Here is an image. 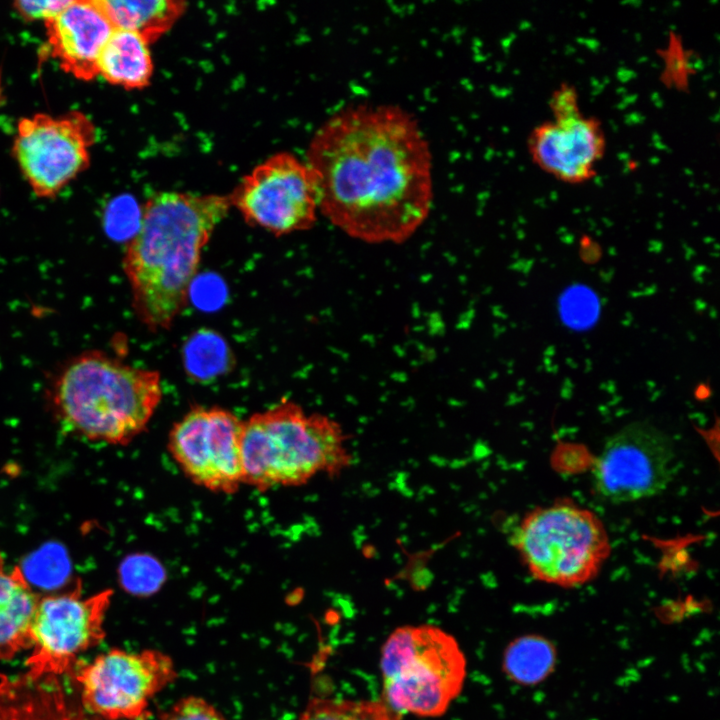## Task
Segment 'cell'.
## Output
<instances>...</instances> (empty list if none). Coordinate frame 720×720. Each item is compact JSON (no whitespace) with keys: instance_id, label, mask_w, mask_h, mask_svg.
<instances>
[{"instance_id":"obj_1","label":"cell","mask_w":720,"mask_h":720,"mask_svg":"<svg viewBox=\"0 0 720 720\" xmlns=\"http://www.w3.org/2000/svg\"><path fill=\"white\" fill-rule=\"evenodd\" d=\"M318 209L367 243H402L433 201L432 156L417 120L392 104H354L315 132L306 161Z\"/></svg>"},{"instance_id":"obj_2","label":"cell","mask_w":720,"mask_h":720,"mask_svg":"<svg viewBox=\"0 0 720 720\" xmlns=\"http://www.w3.org/2000/svg\"><path fill=\"white\" fill-rule=\"evenodd\" d=\"M229 195L160 192L141 209L123 269L138 319L168 330L186 307L202 252L231 207Z\"/></svg>"},{"instance_id":"obj_3","label":"cell","mask_w":720,"mask_h":720,"mask_svg":"<svg viewBox=\"0 0 720 720\" xmlns=\"http://www.w3.org/2000/svg\"><path fill=\"white\" fill-rule=\"evenodd\" d=\"M162 398L157 370L131 366L104 353H83L57 377L51 403L73 435L126 445L149 424Z\"/></svg>"},{"instance_id":"obj_4","label":"cell","mask_w":720,"mask_h":720,"mask_svg":"<svg viewBox=\"0 0 720 720\" xmlns=\"http://www.w3.org/2000/svg\"><path fill=\"white\" fill-rule=\"evenodd\" d=\"M347 442L334 419L281 401L243 421V484L265 491L304 485L319 474L338 477L352 464Z\"/></svg>"},{"instance_id":"obj_5","label":"cell","mask_w":720,"mask_h":720,"mask_svg":"<svg viewBox=\"0 0 720 720\" xmlns=\"http://www.w3.org/2000/svg\"><path fill=\"white\" fill-rule=\"evenodd\" d=\"M380 668L383 702L392 712L438 717L463 688L466 659L456 639L441 628L405 625L385 641Z\"/></svg>"},{"instance_id":"obj_6","label":"cell","mask_w":720,"mask_h":720,"mask_svg":"<svg viewBox=\"0 0 720 720\" xmlns=\"http://www.w3.org/2000/svg\"><path fill=\"white\" fill-rule=\"evenodd\" d=\"M512 545L536 580L563 588L593 580L611 552L599 517L569 500L527 513Z\"/></svg>"},{"instance_id":"obj_7","label":"cell","mask_w":720,"mask_h":720,"mask_svg":"<svg viewBox=\"0 0 720 720\" xmlns=\"http://www.w3.org/2000/svg\"><path fill=\"white\" fill-rule=\"evenodd\" d=\"M113 591L83 596L79 579L62 591L41 595L30 628V678L72 671L77 657L104 638L103 622Z\"/></svg>"},{"instance_id":"obj_8","label":"cell","mask_w":720,"mask_h":720,"mask_svg":"<svg viewBox=\"0 0 720 720\" xmlns=\"http://www.w3.org/2000/svg\"><path fill=\"white\" fill-rule=\"evenodd\" d=\"M229 196L249 225L276 236L310 229L319 210L311 169L287 152L255 167Z\"/></svg>"},{"instance_id":"obj_9","label":"cell","mask_w":720,"mask_h":720,"mask_svg":"<svg viewBox=\"0 0 720 720\" xmlns=\"http://www.w3.org/2000/svg\"><path fill=\"white\" fill-rule=\"evenodd\" d=\"M95 137L93 123L82 112L37 113L18 122L13 153L33 192L51 198L88 167Z\"/></svg>"},{"instance_id":"obj_10","label":"cell","mask_w":720,"mask_h":720,"mask_svg":"<svg viewBox=\"0 0 720 720\" xmlns=\"http://www.w3.org/2000/svg\"><path fill=\"white\" fill-rule=\"evenodd\" d=\"M81 704L104 720H137L150 699L176 678L172 659L158 650L113 649L78 667Z\"/></svg>"},{"instance_id":"obj_11","label":"cell","mask_w":720,"mask_h":720,"mask_svg":"<svg viewBox=\"0 0 720 720\" xmlns=\"http://www.w3.org/2000/svg\"><path fill=\"white\" fill-rule=\"evenodd\" d=\"M242 427L229 410L193 407L170 430L168 450L193 483L232 494L243 484Z\"/></svg>"},{"instance_id":"obj_12","label":"cell","mask_w":720,"mask_h":720,"mask_svg":"<svg viewBox=\"0 0 720 720\" xmlns=\"http://www.w3.org/2000/svg\"><path fill=\"white\" fill-rule=\"evenodd\" d=\"M675 452L670 438L654 426L632 423L605 442L593 468L596 492L612 503L660 494L670 481Z\"/></svg>"},{"instance_id":"obj_13","label":"cell","mask_w":720,"mask_h":720,"mask_svg":"<svg viewBox=\"0 0 720 720\" xmlns=\"http://www.w3.org/2000/svg\"><path fill=\"white\" fill-rule=\"evenodd\" d=\"M531 160L542 171L566 184H583L595 177L606 151L601 121L581 108L551 114L527 137Z\"/></svg>"},{"instance_id":"obj_14","label":"cell","mask_w":720,"mask_h":720,"mask_svg":"<svg viewBox=\"0 0 720 720\" xmlns=\"http://www.w3.org/2000/svg\"><path fill=\"white\" fill-rule=\"evenodd\" d=\"M48 46L64 72L84 81L98 76V60L114 27L100 0L70 1L44 21Z\"/></svg>"},{"instance_id":"obj_15","label":"cell","mask_w":720,"mask_h":720,"mask_svg":"<svg viewBox=\"0 0 720 720\" xmlns=\"http://www.w3.org/2000/svg\"><path fill=\"white\" fill-rule=\"evenodd\" d=\"M40 596L24 570L8 566L0 552V660L31 648V622Z\"/></svg>"},{"instance_id":"obj_16","label":"cell","mask_w":720,"mask_h":720,"mask_svg":"<svg viewBox=\"0 0 720 720\" xmlns=\"http://www.w3.org/2000/svg\"><path fill=\"white\" fill-rule=\"evenodd\" d=\"M98 74L125 89L148 86L153 74L149 43L133 31L114 28L101 51Z\"/></svg>"},{"instance_id":"obj_17","label":"cell","mask_w":720,"mask_h":720,"mask_svg":"<svg viewBox=\"0 0 720 720\" xmlns=\"http://www.w3.org/2000/svg\"><path fill=\"white\" fill-rule=\"evenodd\" d=\"M114 28L133 31L149 44L165 34L186 10L179 0H100Z\"/></svg>"},{"instance_id":"obj_18","label":"cell","mask_w":720,"mask_h":720,"mask_svg":"<svg viewBox=\"0 0 720 720\" xmlns=\"http://www.w3.org/2000/svg\"><path fill=\"white\" fill-rule=\"evenodd\" d=\"M556 661V648L549 639L538 634H526L507 645L502 664L510 680L533 686L548 678Z\"/></svg>"},{"instance_id":"obj_19","label":"cell","mask_w":720,"mask_h":720,"mask_svg":"<svg viewBox=\"0 0 720 720\" xmlns=\"http://www.w3.org/2000/svg\"><path fill=\"white\" fill-rule=\"evenodd\" d=\"M300 720H401L383 701L314 698Z\"/></svg>"},{"instance_id":"obj_20","label":"cell","mask_w":720,"mask_h":720,"mask_svg":"<svg viewBox=\"0 0 720 720\" xmlns=\"http://www.w3.org/2000/svg\"><path fill=\"white\" fill-rule=\"evenodd\" d=\"M166 574L161 563L147 554H134L121 565L120 579L123 587L136 595H148L159 590Z\"/></svg>"},{"instance_id":"obj_21","label":"cell","mask_w":720,"mask_h":720,"mask_svg":"<svg viewBox=\"0 0 720 720\" xmlns=\"http://www.w3.org/2000/svg\"><path fill=\"white\" fill-rule=\"evenodd\" d=\"M660 57L662 82L677 90L688 88L695 73V63L680 35L675 32L669 34L666 44L660 50Z\"/></svg>"},{"instance_id":"obj_22","label":"cell","mask_w":720,"mask_h":720,"mask_svg":"<svg viewBox=\"0 0 720 720\" xmlns=\"http://www.w3.org/2000/svg\"><path fill=\"white\" fill-rule=\"evenodd\" d=\"M162 720H226L210 703L201 697L189 696L175 703Z\"/></svg>"},{"instance_id":"obj_23","label":"cell","mask_w":720,"mask_h":720,"mask_svg":"<svg viewBox=\"0 0 720 720\" xmlns=\"http://www.w3.org/2000/svg\"><path fill=\"white\" fill-rule=\"evenodd\" d=\"M70 1H17L14 3L16 11L27 21L47 19L61 11Z\"/></svg>"}]
</instances>
